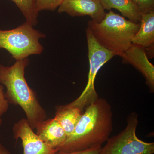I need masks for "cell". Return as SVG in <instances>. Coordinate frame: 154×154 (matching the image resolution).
Instances as JSON below:
<instances>
[{
  "label": "cell",
  "instance_id": "obj_2",
  "mask_svg": "<svg viewBox=\"0 0 154 154\" xmlns=\"http://www.w3.org/2000/svg\"><path fill=\"white\" fill-rule=\"evenodd\" d=\"M28 58L16 60L11 66L0 65V84L5 86V95L9 104L18 105L25 112L26 119L33 130L47 118L35 91L28 85L25 69L29 64Z\"/></svg>",
  "mask_w": 154,
  "mask_h": 154
},
{
  "label": "cell",
  "instance_id": "obj_4",
  "mask_svg": "<svg viewBox=\"0 0 154 154\" xmlns=\"http://www.w3.org/2000/svg\"><path fill=\"white\" fill-rule=\"evenodd\" d=\"M45 35L25 22L11 30H0V49H5L16 60L28 58L33 54H40L43 50L39 39Z\"/></svg>",
  "mask_w": 154,
  "mask_h": 154
},
{
  "label": "cell",
  "instance_id": "obj_11",
  "mask_svg": "<svg viewBox=\"0 0 154 154\" xmlns=\"http://www.w3.org/2000/svg\"><path fill=\"white\" fill-rule=\"evenodd\" d=\"M140 26L132 39V43L140 45L145 51L153 52L154 45V11L141 13Z\"/></svg>",
  "mask_w": 154,
  "mask_h": 154
},
{
  "label": "cell",
  "instance_id": "obj_12",
  "mask_svg": "<svg viewBox=\"0 0 154 154\" xmlns=\"http://www.w3.org/2000/svg\"><path fill=\"white\" fill-rule=\"evenodd\" d=\"M83 111L69 104L56 107L54 118L63 128L67 138L72 134L82 115Z\"/></svg>",
  "mask_w": 154,
  "mask_h": 154
},
{
  "label": "cell",
  "instance_id": "obj_9",
  "mask_svg": "<svg viewBox=\"0 0 154 154\" xmlns=\"http://www.w3.org/2000/svg\"><path fill=\"white\" fill-rule=\"evenodd\" d=\"M124 63L129 64L140 72L152 93L154 90V66L149 60L145 50L137 45L131 44L125 52L119 55Z\"/></svg>",
  "mask_w": 154,
  "mask_h": 154
},
{
  "label": "cell",
  "instance_id": "obj_18",
  "mask_svg": "<svg viewBox=\"0 0 154 154\" xmlns=\"http://www.w3.org/2000/svg\"><path fill=\"white\" fill-rule=\"evenodd\" d=\"M101 147L93 148L82 151L66 153L58 151L57 154H99Z\"/></svg>",
  "mask_w": 154,
  "mask_h": 154
},
{
  "label": "cell",
  "instance_id": "obj_17",
  "mask_svg": "<svg viewBox=\"0 0 154 154\" xmlns=\"http://www.w3.org/2000/svg\"><path fill=\"white\" fill-rule=\"evenodd\" d=\"M5 94L4 87L0 85V126L2 123V117L8 111L9 107V104L5 97Z\"/></svg>",
  "mask_w": 154,
  "mask_h": 154
},
{
  "label": "cell",
  "instance_id": "obj_19",
  "mask_svg": "<svg viewBox=\"0 0 154 154\" xmlns=\"http://www.w3.org/2000/svg\"><path fill=\"white\" fill-rule=\"evenodd\" d=\"M0 154H11V153L5 147L0 143Z\"/></svg>",
  "mask_w": 154,
  "mask_h": 154
},
{
  "label": "cell",
  "instance_id": "obj_8",
  "mask_svg": "<svg viewBox=\"0 0 154 154\" xmlns=\"http://www.w3.org/2000/svg\"><path fill=\"white\" fill-rule=\"evenodd\" d=\"M58 12L73 17L88 16L98 23L104 19L106 14L99 0H63Z\"/></svg>",
  "mask_w": 154,
  "mask_h": 154
},
{
  "label": "cell",
  "instance_id": "obj_16",
  "mask_svg": "<svg viewBox=\"0 0 154 154\" xmlns=\"http://www.w3.org/2000/svg\"><path fill=\"white\" fill-rule=\"evenodd\" d=\"M138 7L141 13L154 11V0H131Z\"/></svg>",
  "mask_w": 154,
  "mask_h": 154
},
{
  "label": "cell",
  "instance_id": "obj_1",
  "mask_svg": "<svg viewBox=\"0 0 154 154\" xmlns=\"http://www.w3.org/2000/svg\"><path fill=\"white\" fill-rule=\"evenodd\" d=\"M112 130V107L106 99L98 98L86 107L74 130L59 151L73 152L101 147Z\"/></svg>",
  "mask_w": 154,
  "mask_h": 154
},
{
  "label": "cell",
  "instance_id": "obj_5",
  "mask_svg": "<svg viewBox=\"0 0 154 154\" xmlns=\"http://www.w3.org/2000/svg\"><path fill=\"white\" fill-rule=\"evenodd\" d=\"M88 58L90 69L88 81L85 90L79 97L71 103V106L82 110L98 98L95 88V80L99 70L106 63L116 55V53L106 49L97 42L88 28L86 29Z\"/></svg>",
  "mask_w": 154,
  "mask_h": 154
},
{
  "label": "cell",
  "instance_id": "obj_10",
  "mask_svg": "<svg viewBox=\"0 0 154 154\" xmlns=\"http://www.w3.org/2000/svg\"><path fill=\"white\" fill-rule=\"evenodd\" d=\"M36 129L38 137L53 149L59 151L66 140L64 130L54 117L42 122Z\"/></svg>",
  "mask_w": 154,
  "mask_h": 154
},
{
  "label": "cell",
  "instance_id": "obj_7",
  "mask_svg": "<svg viewBox=\"0 0 154 154\" xmlns=\"http://www.w3.org/2000/svg\"><path fill=\"white\" fill-rule=\"evenodd\" d=\"M13 131L14 138L22 141L23 154H57L58 152L51 148L38 137L26 118L16 122Z\"/></svg>",
  "mask_w": 154,
  "mask_h": 154
},
{
  "label": "cell",
  "instance_id": "obj_6",
  "mask_svg": "<svg viewBox=\"0 0 154 154\" xmlns=\"http://www.w3.org/2000/svg\"><path fill=\"white\" fill-rule=\"evenodd\" d=\"M138 123L137 114L131 113L127 119L125 128L108 139L99 154H153L154 143L143 141L137 136Z\"/></svg>",
  "mask_w": 154,
  "mask_h": 154
},
{
  "label": "cell",
  "instance_id": "obj_15",
  "mask_svg": "<svg viewBox=\"0 0 154 154\" xmlns=\"http://www.w3.org/2000/svg\"><path fill=\"white\" fill-rule=\"evenodd\" d=\"M63 0H35L37 12L42 11H54L59 7Z\"/></svg>",
  "mask_w": 154,
  "mask_h": 154
},
{
  "label": "cell",
  "instance_id": "obj_13",
  "mask_svg": "<svg viewBox=\"0 0 154 154\" xmlns=\"http://www.w3.org/2000/svg\"><path fill=\"white\" fill-rule=\"evenodd\" d=\"M104 10L115 9L134 23L140 22L141 12L131 0H99Z\"/></svg>",
  "mask_w": 154,
  "mask_h": 154
},
{
  "label": "cell",
  "instance_id": "obj_3",
  "mask_svg": "<svg viewBox=\"0 0 154 154\" xmlns=\"http://www.w3.org/2000/svg\"><path fill=\"white\" fill-rule=\"evenodd\" d=\"M140 26V23L127 20L110 11L99 23L89 21L87 28L100 45L119 56L130 47Z\"/></svg>",
  "mask_w": 154,
  "mask_h": 154
},
{
  "label": "cell",
  "instance_id": "obj_14",
  "mask_svg": "<svg viewBox=\"0 0 154 154\" xmlns=\"http://www.w3.org/2000/svg\"><path fill=\"white\" fill-rule=\"evenodd\" d=\"M19 9L26 22L33 26L37 23L38 13L36 11L35 0H11Z\"/></svg>",
  "mask_w": 154,
  "mask_h": 154
}]
</instances>
